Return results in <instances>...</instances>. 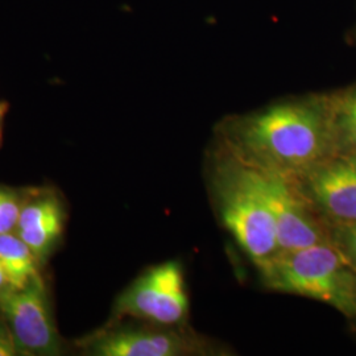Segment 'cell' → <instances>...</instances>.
Instances as JSON below:
<instances>
[{
    "label": "cell",
    "instance_id": "6da1fadb",
    "mask_svg": "<svg viewBox=\"0 0 356 356\" xmlns=\"http://www.w3.org/2000/svg\"><path fill=\"white\" fill-rule=\"evenodd\" d=\"M219 131L220 147L243 163L293 179L338 154L332 92L232 116Z\"/></svg>",
    "mask_w": 356,
    "mask_h": 356
},
{
    "label": "cell",
    "instance_id": "7a4b0ae2",
    "mask_svg": "<svg viewBox=\"0 0 356 356\" xmlns=\"http://www.w3.org/2000/svg\"><path fill=\"white\" fill-rule=\"evenodd\" d=\"M259 272L267 289L316 300L356 319V268L332 241L279 252Z\"/></svg>",
    "mask_w": 356,
    "mask_h": 356
},
{
    "label": "cell",
    "instance_id": "3957f363",
    "mask_svg": "<svg viewBox=\"0 0 356 356\" xmlns=\"http://www.w3.org/2000/svg\"><path fill=\"white\" fill-rule=\"evenodd\" d=\"M211 169V191L223 225L257 269L279 254L277 229L250 169L219 148Z\"/></svg>",
    "mask_w": 356,
    "mask_h": 356
},
{
    "label": "cell",
    "instance_id": "277c9868",
    "mask_svg": "<svg viewBox=\"0 0 356 356\" xmlns=\"http://www.w3.org/2000/svg\"><path fill=\"white\" fill-rule=\"evenodd\" d=\"M118 317L156 326H181L189 314V296L182 266L169 260L147 269L122 293L114 307Z\"/></svg>",
    "mask_w": 356,
    "mask_h": 356
},
{
    "label": "cell",
    "instance_id": "5b68a950",
    "mask_svg": "<svg viewBox=\"0 0 356 356\" xmlns=\"http://www.w3.org/2000/svg\"><path fill=\"white\" fill-rule=\"evenodd\" d=\"M245 165L275 219L279 252L331 241L330 227L317 216L296 179L267 169Z\"/></svg>",
    "mask_w": 356,
    "mask_h": 356
},
{
    "label": "cell",
    "instance_id": "8992f818",
    "mask_svg": "<svg viewBox=\"0 0 356 356\" xmlns=\"http://www.w3.org/2000/svg\"><path fill=\"white\" fill-rule=\"evenodd\" d=\"M0 313L13 331L19 355L63 354V341L56 327L51 300L42 277L22 289L7 288L1 291Z\"/></svg>",
    "mask_w": 356,
    "mask_h": 356
},
{
    "label": "cell",
    "instance_id": "52a82bcc",
    "mask_svg": "<svg viewBox=\"0 0 356 356\" xmlns=\"http://www.w3.org/2000/svg\"><path fill=\"white\" fill-rule=\"evenodd\" d=\"M85 354L92 356L211 355L214 348L191 331L172 326L113 327L81 341Z\"/></svg>",
    "mask_w": 356,
    "mask_h": 356
},
{
    "label": "cell",
    "instance_id": "ba28073f",
    "mask_svg": "<svg viewBox=\"0 0 356 356\" xmlns=\"http://www.w3.org/2000/svg\"><path fill=\"white\" fill-rule=\"evenodd\" d=\"M296 181L330 229L356 225V157L338 153Z\"/></svg>",
    "mask_w": 356,
    "mask_h": 356
},
{
    "label": "cell",
    "instance_id": "9c48e42d",
    "mask_svg": "<svg viewBox=\"0 0 356 356\" xmlns=\"http://www.w3.org/2000/svg\"><path fill=\"white\" fill-rule=\"evenodd\" d=\"M64 220V206L54 193L26 194L15 232L42 263L60 242Z\"/></svg>",
    "mask_w": 356,
    "mask_h": 356
},
{
    "label": "cell",
    "instance_id": "30bf717a",
    "mask_svg": "<svg viewBox=\"0 0 356 356\" xmlns=\"http://www.w3.org/2000/svg\"><path fill=\"white\" fill-rule=\"evenodd\" d=\"M0 263L13 289L26 288L32 281L42 277L41 263L15 231L0 235Z\"/></svg>",
    "mask_w": 356,
    "mask_h": 356
},
{
    "label": "cell",
    "instance_id": "8fae6325",
    "mask_svg": "<svg viewBox=\"0 0 356 356\" xmlns=\"http://www.w3.org/2000/svg\"><path fill=\"white\" fill-rule=\"evenodd\" d=\"M338 153L356 157V83L332 92Z\"/></svg>",
    "mask_w": 356,
    "mask_h": 356
},
{
    "label": "cell",
    "instance_id": "7c38bea8",
    "mask_svg": "<svg viewBox=\"0 0 356 356\" xmlns=\"http://www.w3.org/2000/svg\"><path fill=\"white\" fill-rule=\"evenodd\" d=\"M26 197L20 191L0 186V235L16 229Z\"/></svg>",
    "mask_w": 356,
    "mask_h": 356
},
{
    "label": "cell",
    "instance_id": "4fadbf2b",
    "mask_svg": "<svg viewBox=\"0 0 356 356\" xmlns=\"http://www.w3.org/2000/svg\"><path fill=\"white\" fill-rule=\"evenodd\" d=\"M331 241L341 248L356 268V225L331 229Z\"/></svg>",
    "mask_w": 356,
    "mask_h": 356
},
{
    "label": "cell",
    "instance_id": "5bb4252c",
    "mask_svg": "<svg viewBox=\"0 0 356 356\" xmlns=\"http://www.w3.org/2000/svg\"><path fill=\"white\" fill-rule=\"evenodd\" d=\"M17 348L13 339V331L3 314L0 313V356H16Z\"/></svg>",
    "mask_w": 356,
    "mask_h": 356
},
{
    "label": "cell",
    "instance_id": "9a60e30c",
    "mask_svg": "<svg viewBox=\"0 0 356 356\" xmlns=\"http://www.w3.org/2000/svg\"><path fill=\"white\" fill-rule=\"evenodd\" d=\"M7 288H11V286H10V282H8V277L6 275V270H4V268H3L1 263H0V292L7 289Z\"/></svg>",
    "mask_w": 356,
    "mask_h": 356
},
{
    "label": "cell",
    "instance_id": "2e32d148",
    "mask_svg": "<svg viewBox=\"0 0 356 356\" xmlns=\"http://www.w3.org/2000/svg\"><path fill=\"white\" fill-rule=\"evenodd\" d=\"M4 113H6V108L0 110V143H1V136H3V128H1V122H3V116H4Z\"/></svg>",
    "mask_w": 356,
    "mask_h": 356
},
{
    "label": "cell",
    "instance_id": "e0dca14e",
    "mask_svg": "<svg viewBox=\"0 0 356 356\" xmlns=\"http://www.w3.org/2000/svg\"><path fill=\"white\" fill-rule=\"evenodd\" d=\"M3 108H6V106H3V104H0V110H3Z\"/></svg>",
    "mask_w": 356,
    "mask_h": 356
}]
</instances>
